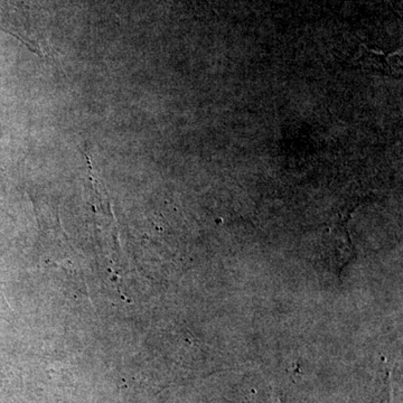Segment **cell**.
I'll list each match as a JSON object with an SVG mask.
<instances>
[{"label":"cell","instance_id":"1","mask_svg":"<svg viewBox=\"0 0 403 403\" xmlns=\"http://www.w3.org/2000/svg\"><path fill=\"white\" fill-rule=\"evenodd\" d=\"M362 66L365 68H373V70H381V71H389V66L382 60V56H379L377 60H372L369 58H362Z\"/></svg>","mask_w":403,"mask_h":403}]
</instances>
